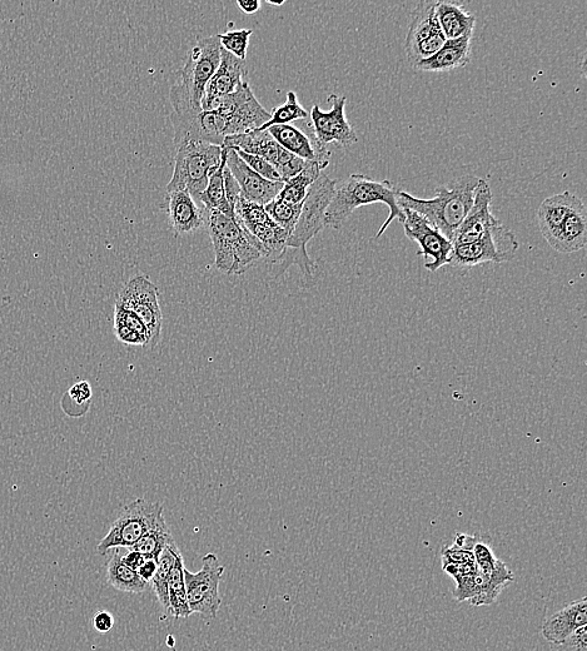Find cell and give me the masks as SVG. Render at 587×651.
<instances>
[{
	"label": "cell",
	"mask_w": 587,
	"mask_h": 651,
	"mask_svg": "<svg viewBox=\"0 0 587 651\" xmlns=\"http://www.w3.org/2000/svg\"><path fill=\"white\" fill-rule=\"evenodd\" d=\"M336 186V180L322 173L308 190L295 230L288 237L285 252L276 262L275 266L280 267L278 275L296 265L301 268L306 280L311 281L315 276L317 266L307 253V243L326 227V211L335 195Z\"/></svg>",
	"instance_id": "cell-1"
},
{
	"label": "cell",
	"mask_w": 587,
	"mask_h": 651,
	"mask_svg": "<svg viewBox=\"0 0 587 651\" xmlns=\"http://www.w3.org/2000/svg\"><path fill=\"white\" fill-rule=\"evenodd\" d=\"M480 178L462 176L447 185L436 188L431 200H420L404 191L397 192V202L402 210L424 216L447 240L454 245L457 230L464 222L474 203L475 190Z\"/></svg>",
	"instance_id": "cell-2"
},
{
	"label": "cell",
	"mask_w": 587,
	"mask_h": 651,
	"mask_svg": "<svg viewBox=\"0 0 587 651\" xmlns=\"http://www.w3.org/2000/svg\"><path fill=\"white\" fill-rule=\"evenodd\" d=\"M397 192L399 190L390 181L380 182L365 175H351L346 181L337 182L335 195L326 211L325 225L338 230L357 208L383 203L390 213L377 232L376 238H380L392 222L399 220L402 223L405 220L404 210L397 202Z\"/></svg>",
	"instance_id": "cell-3"
},
{
	"label": "cell",
	"mask_w": 587,
	"mask_h": 651,
	"mask_svg": "<svg viewBox=\"0 0 587 651\" xmlns=\"http://www.w3.org/2000/svg\"><path fill=\"white\" fill-rule=\"evenodd\" d=\"M220 38H201L188 54L187 62L171 87L169 99L177 116L202 112V99L221 62Z\"/></svg>",
	"instance_id": "cell-4"
},
{
	"label": "cell",
	"mask_w": 587,
	"mask_h": 651,
	"mask_svg": "<svg viewBox=\"0 0 587 651\" xmlns=\"http://www.w3.org/2000/svg\"><path fill=\"white\" fill-rule=\"evenodd\" d=\"M206 223L215 248L218 270L227 275H242L261 260V253L253 246L251 237L236 218L217 211H206Z\"/></svg>",
	"instance_id": "cell-5"
},
{
	"label": "cell",
	"mask_w": 587,
	"mask_h": 651,
	"mask_svg": "<svg viewBox=\"0 0 587 651\" xmlns=\"http://www.w3.org/2000/svg\"><path fill=\"white\" fill-rule=\"evenodd\" d=\"M223 147L203 142H186L177 146L174 171L167 193L187 191L194 201L206 190L210 177L220 168Z\"/></svg>",
	"instance_id": "cell-6"
},
{
	"label": "cell",
	"mask_w": 587,
	"mask_h": 651,
	"mask_svg": "<svg viewBox=\"0 0 587 651\" xmlns=\"http://www.w3.org/2000/svg\"><path fill=\"white\" fill-rule=\"evenodd\" d=\"M164 518L163 505L137 499L124 506L117 519L113 521L108 534L97 546L101 555L113 549H131Z\"/></svg>",
	"instance_id": "cell-7"
},
{
	"label": "cell",
	"mask_w": 587,
	"mask_h": 651,
	"mask_svg": "<svg viewBox=\"0 0 587 651\" xmlns=\"http://www.w3.org/2000/svg\"><path fill=\"white\" fill-rule=\"evenodd\" d=\"M235 216L243 230L251 236L253 246L261 253L262 258L276 265L278 258L286 250L290 233L272 221L265 207L247 201L243 197L236 203Z\"/></svg>",
	"instance_id": "cell-8"
},
{
	"label": "cell",
	"mask_w": 587,
	"mask_h": 651,
	"mask_svg": "<svg viewBox=\"0 0 587 651\" xmlns=\"http://www.w3.org/2000/svg\"><path fill=\"white\" fill-rule=\"evenodd\" d=\"M519 242L515 233L497 223L479 241L469 245L454 246L449 265L457 268H470L482 263L509 262L516 256Z\"/></svg>",
	"instance_id": "cell-9"
},
{
	"label": "cell",
	"mask_w": 587,
	"mask_h": 651,
	"mask_svg": "<svg viewBox=\"0 0 587 651\" xmlns=\"http://www.w3.org/2000/svg\"><path fill=\"white\" fill-rule=\"evenodd\" d=\"M225 566L218 563L217 555L203 556L202 569L198 573L184 568V585L192 614H201L206 619H216L221 608L220 583Z\"/></svg>",
	"instance_id": "cell-10"
},
{
	"label": "cell",
	"mask_w": 587,
	"mask_h": 651,
	"mask_svg": "<svg viewBox=\"0 0 587 651\" xmlns=\"http://www.w3.org/2000/svg\"><path fill=\"white\" fill-rule=\"evenodd\" d=\"M223 147L232 148L235 151H242L266 159L268 163H271L275 167L283 183L297 176L308 165L307 161L293 156L292 153L282 148L270 133L267 131H258V129L250 133L226 137L225 142H223Z\"/></svg>",
	"instance_id": "cell-11"
},
{
	"label": "cell",
	"mask_w": 587,
	"mask_h": 651,
	"mask_svg": "<svg viewBox=\"0 0 587 651\" xmlns=\"http://www.w3.org/2000/svg\"><path fill=\"white\" fill-rule=\"evenodd\" d=\"M117 302L136 313L148 331V349H154L162 339L163 326L157 286L146 276L138 275L124 285Z\"/></svg>",
	"instance_id": "cell-12"
},
{
	"label": "cell",
	"mask_w": 587,
	"mask_h": 651,
	"mask_svg": "<svg viewBox=\"0 0 587 651\" xmlns=\"http://www.w3.org/2000/svg\"><path fill=\"white\" fill-rule=\"evenodd\" d=\"M436 4L432 0L420 2L412 14L405 43L406 56L412 67L435 56L446 42L436 16Z\"/></svg>",
	"instance_id": "cell-13"
},
{
	"label": "cell",
	"mask_w": 587,
	"mask_h": 651,
	"mask_svg": "<svg viewBox=\"0 0 587 651\" xmlns=\"http://www.w3.org/2000/svg\"><path fill=\"white\" fill-rule=\"evenodd\" d=\"M215 112L223 114L231 124L232 136L255 131L270 121L271 113L263 108L250 83L243 82L235 92L222 97Z\"/></svg>",
	"instance_id": "cell-14"
},
{
	"label": "cell",
	"mask_w": 587,
	"mask_h": 651,
	"mask_svg": "<svg viewBox=\"0 0 587 651\" xmlns=\"http://www.w3.org/2000/svg\"><path fill=\"white\" fill-rule=\"evenodd\" d=\"M404 213L405 220L402 225L405 228V235L420 246L417 255L425 257L427 270L437 272L441 267L449 265L454 250L452 242L447 240L424 216L410 210H404Z\"/></svg>",
	"instance_id": "cell-15"
},
{
	"label": "cell",
	"mask_w": 587,
	"mask_h": 651,
	"mask_svg": "<svg viewBox=\"0 0 587 651\" xmlns=\"http://www.w3.org/2000/svg\"><path fill=\"white\" fill-rule=\"evenodd\" d=\"M176 146L186 142H203L223 147L226 137L232 136V128L223 114L212 111L177 116L172 114Z\"/></svg>",
	"instance_id": "cell-16"
},
{
	"label": "cell",
	"mask_w": 587,
	"mask_h": 651,
	"mask_svg": "<svg viewBox=\"0 0 587 651\" xmlns=\"http://www.w3.org/2000/svg\"><path fill=\"white\" fill-rule=\"evenodd\" d=\"M328 102L332 104L330 111H322L320 106H313L311 111L312 134L322 146L335 143L341 147H350L357 143L358 137L346 117L345 96L331 94Z\"/></svg>",
	"instance_id": "cell-17"
},
{
	"label": "cell",
	"mask_w": 587,
	"mask_h": 651,
	"mask_svg": "<svg viewBox=\"0 0 587 651\" xmlns=\"http://www.w3.org/2000/svg\"><path fill=\"white\" fill-rule=\"evenodd\" d=\"M225 148V147H223ZM226 149V166L241 188V196L245 200L265 207L276 200L283 188V182H272L257 175L242 161L235 149Z\"/></svg>",
	"instance_id": "cell-18"
},
{
	"label": "cell",
	"mask_w": 587,
	"mask_h": 651,
	"mask_svg": "<svg viewBox=\"0 0 587 651\" xmlns=\"http://www.w3.org/2000/svg\"><path fill=\"white\" fill-rule=\"evenodd\" d=\"M492 192L489 183L479 180L475 190L474 203L457 230L454 246L469 245L479 241L492 227L500 223L491 212Z\"/></svg>",
	"instance_id": "cell-19"
},
{
	"label": "cell",
	"mask_w": 587,
	"mask_h": 651,
	"mask_svg": "<svg viewBox=\"0 0 587 651\" xmlns=\"http://www.w3.org/2000/svg\"><path fill=\"white\" fill-rule=\"evenodd\" d=\"M246 62L221 49V62L202 99V111H215L222 97L236 91L245 82Z\"/></svg>",
	"instance_id": "cell-20"
},
{
	"label": "cell",
	"mask_w": 587,
	"mask_h": 651,
	"mask_svg": "<svg viewBox=\"0 0 587 651\" xmlns=\"http://www.w3.org/2000/svg\"><path fill=\"white\" fill-rule=\"evenodd\" d=\"M273 139L285 148L287 152L307 162H318L328 167L330 165L331 152L327 147L318 143L315 137L307 136L300 128L292 124H283V126H273L266 129Z\"/></svg>",
	"instance_id": "cell-21"
},
{
	"label": "cell",
	"mask_w": 587,
	"mask_h": 651,
	"mask_svg": "<svg viewBox=\"0 0 587 651\" xmlns=\"http://www.w3.org/2000/svg\"><path fill=\"white\" fill-rule=\"evenodd\" d=\"M166 210L176 236H187L206 225V211L197 206L187 191L168 193Z\"/></svg>",
	"instance_id": "cell-22"
},
{
	"label": "cell",
	"mask_w": 587,
	"mask_h": 651,
	"mask_svg": "<svg viewBox=\"0 0 587 651\" xmlns=\"http://www.w3.org/2000/svg\"><path fill=\"white\" fill-rule=\"evenodd\" d=\"M472 36L474 33L446 41L435 56L417 63L414 68L420 72L447 73L466 67L471 59Z\"/></svg>",
	"instance_id": "cell-23"
},
{
	"label": "cell",
	"mask_w": 587,
	"mask_h": 651,
	"mask_svg": "<svg viewBox=\"0 0 587 651\" xmlns=\"http://www.w3.org/2000/svg\"><path fill=\"white\" fill-rule=\"evenodd\" d=\"M587 625V598L572 601L550 616L542 625V635L551 644H559L575 630Z\"/></svg>",
	"instance_id": "cell-24"
},
{
	"label": "cell",
	"mask_w": 587,
	"mask_h": 651,
	"mask_svg": "<svg viewBox=\"0 0 587 651\" xmlns=\"http://www.w3.org/2000/svg\"><path fill=\"white\" fill-rule=\"evenodd\" d=\"M581 198L565 191L549 198H546L537 208V225H539L542 236L547 243L552 241L562 225L569 217Z\"/></svg>",
	"instance_id": "cell-25"
},
{
	"label": "cell",
	"mask_w": 587,
	"mask_h": 651,
	"mask_svg": "<svg viewBox=\"0 0 587 651\" xmlns=\"http://www.w3.org/2000/svg\"><path fill=\"white\" fill-rule=\"evenodd\" d=\"M586 243L587 211L585 203L580 201L549 245L560 253H574L585 248Z\"/></svg>",
	"instance_id": "cell-26"
},
{
	"label": "cell",
	"mask_w": 587,
	"mask_h": 651,
	"mask_svg": "<svg viewBox=\"0 0 587 651\" xmlns=\"http://www.w3.org/2000/svg\"><path fill=\"white\" fill-rule=\"evenodd\" d=\"M436 16L446 41L474 33L476 18L459 2H437Z\"/></svg>",
	"instance_id": "cell-27"
},
{
	"label": "cell",
	"mask_w": 587,
	"mask_h": 651,
	"mask_svg": "<svg viewBox=\"0 0 587 651\" xmlns=\"http://www.w3.org/2000/svg\"><path fill=\"white\" fill-rule=\"evenodd\" d=\"M113 331L124 345L148 349L149 335L146 326L136 313L116 302L114 306Z\"/></svg>",
	"instance_id": "cell-28"
},
{
	"label": "cell",
	"mask_w": 587,
	"mask_h": 651,
	"mask_svg": "<svg viewBox=\"0 0 587 651\" xmlns=\"http://www.w3.org/2000/svg\"><path fill=\"white\" fill-rule=\"evenodd\" d=\"M107 564V581L118 591L129 594H141L146 591L148 583L139 578L137 571L129 568L122 560L121 549H113Z\"/></svg>",
	"instance_id": "cell-29"
},
{
	"label": "cell",
	"mask_w": 587,
	"mask_h": 651,
	"mask_svg": "<svg viewBox=\"0 0 587 651\" xmlns=\"http://www.w3.org/2000/svg\"><path fill=\"white\" fill-rule=\"evenodd\" d=\"M226 167V149L223 148V159L220 168L213 173L208 181L206 190L202 192L197 202H201L203 210L217 211L227 217L235 218V211L227 201L225 181H223V170Z\"/></svg>",
	"instance_id": "cell-30"
},
{
	"label": "cell",
	"mask_w": 587,
	"mask_h": 651,
	"mask_svg": "<svg viewBox=\"0 0 587 651\" xmlns=\"http://www.w3.org/2000/svg\"><path fill=\"white\" fill-rule=\"evenodd\" d=\"M169 615L174 619H187L192 615L189 610L186 585H184L183 555H179L171 573L168 575Z\"/></svg>",
	"instance_id": "cell-31"
},
{
	"label": "cell",
	"mask_w": 587,
	"mask_h": 651,
	"mask_svg": "<svg viewBox=\"0 0 587 651\" xmlns=\"http://www.w3.org/2000/svg\"><path fill=\"white\" fill-rule=\"evenodd\" d=\"M326 166L318 162H308L305 170L298 173L297 176L292 177L291 180L283 183L282 191L277 198L280 200L295 203H302L305 201L308 190H310L313 183L318 180L322 175V171L326 170Z\"/></svg>",
	"instance_id": "cell-32"
},
{
	"label": "cell",
	"mask_w": 587,
	"mask_h": 651,
	"mask_svg": "<svg viewBox=\"0 0 587 651\" xmlns=\"http://www.w3.org/2000/svg\"><path fill=\"white\" fill-rule=\"evenodd\" d=\"M181 550L178 549L174 540L169 543L162 551L157 560L158 568L156 575L151 580L152 589L156 594L159 605L164 613L169 615V600H168V575L176 564V560L181 555Z\"/></svg>",
	"instance_id": "cell-33"
},
{
	"label": "cell",
	"mask_w": 587,
	"mask_h": 651,
	"mask_svg": "<svg viewBox=\"0 0 587 651\" xmlns=\"http://www.w3.org/2000/svg\"><path fill=\"white\" fill-rule=\"evenodd\" d=\"M173 540L171 530L168 528L166 519L163 518L132 549L139 551L146 559L157 561L164 548Z\"/></svg>",
	"instance_id": "cell-34"
},
{
	"label": "cell",
	"mask_w": 587,
	"mask_h": 651,
	"mask_svg": "<svg viewBox=\"0 0 587 651\" xmlns=\"http://www.w3.org/2000/svg\"><path fill=\"white\" fill-rule=\"evenodd\" d=\"M477 536L456 534L454 544L442 549V566L475 563L474 546Z\"/></svg>",
	"instance_id": "cell-35"
},
{
	"label": "cell",
	"mask_w": 587,
	"mask_h": 651,
	"mask_svg": "<svg viewBox=\"0 0 587 651\" xmlns=\"http://www.w3.org/2000/svg\"><path fill=\"white\" fill-rule=\"evenodd\" d=\"M307 117L308 113L301 106L300 102H298L297 94L290 91L287 93L285 104L273 109L270 121L258 128V131H266L270 127L283 126V124H290L291 122L300 121V119H306Z\"/></svg>",
	"instance_id": "cell-36"
},
{
	"label": "cell",
	"mask_w": 587,
	"mask_h": 651,
	"mask_svg": "<svg viewBox=\"0 0 587 651\" xmlns=\"http://www.w3.org/2000/svg\"><path fill=\"white\" fill-rule=\"evenodd\" d=\"M302 206L303 202L295 205V203L276 198V200H273L265 206V211L272 218L273 222H276L278 226L290 233L291 236V233L295 230L298 218H300Z\"/></svg>",
	"instance_id": "cell-37"
},
{
	"label": "cell",
	"mask_w": 587,
	"mask_h": 651,
	"mask_svg": "<svg viewBox=\"0 0 587 651\" xmlns=\"http://www.w3.org/2000/svg\"><path fill=\"white\" fill-rule=\"evenodd\" d=\"M252 34V29H238V31L218 34V38H220L222 49L240 61L246 62L248 44H250Z\"/></svg>",
	"instance_id": "cell-38"
},
{
	"label": "cell",
	"mask_w": 587,
	"mask_h": 651,
	"mask_svg": "<svg viewBox=\"0 0 587 651\" xmlns=\"http://www.w3.org/2000/svg\"><path fill=\"white\" fill-rule=\"evenodd\" d=\"M236 152L242 161L245 162L252 171H255L257 175L266 178L268 181L282 182V178L280 175H278L275 167H273L271 163H268L266 159L258 156H253V154H248L242 151Z\"/></svg>",
	"instance_id": "cell-39"
},
{
	"label": "cell",
	"mask_w": 587,
	"mask_h": 651,
	"mask_svg": "<svg viewBox=\"0 0 587 651\" xmlns=\"http://www.w3.org/2000/svg\"><path fill=\"white\" fill-rule=\"evenodd\" d=\"M554 651H587V628L582 626L570 634L559 644H555Z\"/></svg>",
	"instance_id": "cell-40"
},
{
	"label": "cell",
	"mask_w": 587,
	"mask_h": 651,
	"mask_svg": "<svg viewBox=\"0 0 587 651\" xmlns=\"http://www.w3.org/2000/svg\"><path fill=\"white\" fill-rule=\"evenodd\" d=\"M92 386L87 381H79L76 385H73L68 391V396L71 397V400L76 402L78 405L87 404L91 402L92 399Z\"/></svg>",
	"instance_id": "cell-41"
},
{
	"label": "cell",
	"mask_w": 587,
	"mask_h": 651,
	"mask_svg": "<svg viewBox=\"0 0 587 651\" xmlns=\"http://www.w3.org/2000/svg\"><path fill=\"white\" fill-rule=\"evenodd\" d=\"M223 181H225V191H226L227 201L228 203H230L231 207L233 208V211H235L236 203L242 197L241 188L240 186H238L235 177L232 176V173L230 170H228L227 166L225 167V170H223Z\"/></svg>",
	"instance_id": "cell-42"
},
{
	"label": "cell",
	"mask_w": 587,
	"mask_h": 651,
	"mask_svg": "<svg viewBox=\"0 0 587 651\" xmlns=\"http://www.w3.org/2000/svg\"><path fill=\"white\" fill-rule=\"evenodd\" d=\"M93 626L96 628L98 633L107 634L114 626L113 616L109 614L108 611H99V613L94 616Z\"/></svg>",
	"instance_id": "cell-43"
},
{
	"label": "cell",
	"mask_w": 587,
	"mask_h": 651,
	"mask_svg": "<svg viewBox=\"0 0 587 651\" xmlns=\"http://www.w3.org/2000/svg\"><path fill=\"white\" fill-rule=\"evenodd\" d=\"M122 560L124 561V564L129 566V568L137 571L139 568H141L144 561H146V558H144V556L139 553V551L131 548L128 549L126 554H122Z\"/></svg>",
	"instance_id": "cell-44"
},
{
	"label": "cell",
	"mask_w": 587,
	"mask_h": 651,
	"mask_svg": "<svg viewBox=\"0 0 587 651\" xmlns=\"http://www.w3.org/2000/svg\"><path fill=\"white\" fill-rule=\"evenodd\" d=\"M158 564L156 560L146 559L141 568L137 570L139 578L146 581V583H151L153 576L156 575Z\"/></svg>",
	"instance_id": "cell-45"
},
{
	"label": "cell",
	"mask_w": 587,
	"mask_h": 651,
	"mask_svg": "<svg viewBox=\"0 0 587 651\" xmlns=\"http://www.w3.org/2000/svg\"><path fill=\"white\" fill-rule=\"evenodd\" d=\"M238 7L246 14H255L261 9L260 0H238Z\"/></svg>",
	"instance_id": "cell-46"
},
{
	"label": "cell",
	"mask_w": 587,
	"mask_h": 651,
	"mask_svg": "<svg viewBox=\"0 0 587 651\" xmlns=\"http://www.w3.org/2000/svg\"><path fill=\"white\" fill-rule=\"evenodd\" d=\"M266 3L270 4V6H276V7H280V6H283V4H285V2H280V3L266 2Z\"/></svg>",
	"instance_id": "cell-47"
}]
</instances>
